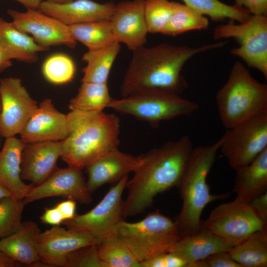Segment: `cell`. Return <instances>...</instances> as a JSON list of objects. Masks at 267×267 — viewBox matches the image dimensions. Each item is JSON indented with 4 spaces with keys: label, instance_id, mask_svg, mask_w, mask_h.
<instances>
[{
    "label": "cell",
    "instance_id": "obj_21",
    "mask_svg": "<svg viewBox=\"0 0 267 267\" xmlns=\"http://www.w3.org/2000/svg\"><path fill=\"white\" fill-rule=\"evenodd\" d=\"M25 143L15 136L5 138L0 150V182L13 197L23 199L32 184H27L21 177V155Z\"/></svg>",
    "mask_w": 267,
    "mask_h": 267
},
{
    "label": "cell",
    "instance_id": "obj_23",
    "mask_svg": "<svg viewBox=\"0 0 267 267\" xmlns=\"http://www.w3.org/2000/svg\"><path fill=\"white\" fill-rule=\"evenodd\" d=\"M232 246L202 224L196 233L181 237L172 251L182 257L187 263V267L189 264L203 260L213 254L228 252Z\"/></svg>",
    "mask_w": 267,
    "mask_h": 267
},
{
    "label": "cell",
    "instance_id": "obj_36",
    "mask_svg": "<svg viewBox=\"0 0 267 267\" xmlns=\"http://www.w3.org/2000/svg\"><path fill=\"white\" fill-rule=\"evenodd\" d=\"M65 267H105L99 258L96 244L87 246L71 253Z\"/></svg>",
    "mask_w": 267,
    "mask_h": 267
},
{
    "label": "cell",
    "instance_id": "obj_44",
    "mask_svg": "<svg viewBox=\"0 0 267 267\" xmlns=\"http://www.w3.org/2000/svg\"><path fill=\"white\" fill-rule=\"evenodd\" d=\"M11 65V60L0 47V72L9 68Z\"/></svg>",
    "mask_w": 267,
    "mask_h": 267
},
{
    "label": "cell",
    "instance_id": "obj_12",
    "mask_svg": "<svg viewBox=\"0 0 267 267\" xmlns=\"http://www.w3.org/2000/svg\"><path fill=\"white\" fill-rule=\"evenodd\" d=\"M0 134L5 138L15 136L21 133L39 105L18 78L0 79Z\"/></svg>",
    "mask_w": 267,
    "mask_h": 267
},
{
    "label": "cell",
    "instance_id": "obj_22",
    "mask_svg": "<svg viewBox=\"0 0 267 267\" xmlns=\"http://www.w3.org/2000/svg\"><path fill=\"white\" fill-rule=\"evenodd\" d=\"M41 232L35 222H22L17 231L0 239V249L16 262L32 267L34 264L41 261L37 247Z\"/></svg>",
    "mask_w": 267,
    "mask_h": 267
},
{
    "label": "cell",
    "instance_id": "obj_6",
    "mask_svg": "<svg viewBox=\"0 0 267 267\" xmlns=\"http://www.w3.org/2000/svg\"><path fill=\"white\" fill-rule=\"evenodd\" d=\"M114 233L127 244L140 263L172 251L181 238L175 222L158 210L137 222L122 220Z\"/></svg>",
    "mask_w": 267,
    "mask_h": 267
},
{
    "label": "cell",
    "instance_id": "obj_31",
    "mask_svg": "<svg viewBox=\"0 0 267 267\" xmlns=\"http://www.w3.org/2000/svg\"><path fill=\"white\" fill-rule=\"evenodd\" d=\"M184 4L214 21L228 18L239 23L246 21L252 14L245 8L225 4L219 0H182Z\"/></svg>",
    "mask_w": 267,
    "mask_h": 267
},
{
    "label": "cell",
    "instance_id": "obj_4",
    "mask_svg": "<svg viewBox=\"0 0 267 267\" xmlns=\"http://www.w3.org/2000/svg\"><path fill=\"white\" fill-rule=\"evenodd\" d=\"M226 136V131L214 143L193 148L178 187L182 200V208L174 221L181 237L197 232L202 225L201 217L205 207L229 193L213 194L207 178L217 153Z\"/></svg>",
    "mask_w": 267,
    "mask_h": 267
},
{
    "label": "cell",
    "instance_id": "obj_38",
    "mask_svg": "<svg viewBox=\"0 0 267 267\" xmlns=\"http://www.w3.org/2000/svg\"><path fill=\"white\" fill-rule=\"evenodd\" d=\"M202 260L205 267H242L231 258L226 251L213 254Z\"/></svg>",
    "mask_w": 267,
    "mask_h": 267
},
{
    "label": "cell",
    "instance_id": "obj_35",
    "mask_svg": "<svg viewBox=\"0 0 267 267\" xmlns=\"http://www.w3.org/2000/svg\"><path fill=\"white\" fill-rule=\"evenodd\" d=\"M26 204L23 199L7 196L0 199V238L17 231L21 226Z\"/></svg>",
    "mask_w": 267,
    "mask_h": 267
},
{
    "label": "cell",
    "instance_id": "obj_16",
    "mask_svg": "<svg viewBox=\"0 0 267 267\" xmlns=\"http://www.w3.org/2000/svg\"><path fill=\"white\" fill-rule=\"evenodd\" d=\"M144 0H126L116 4L110 19L115 41L133 51L144 45L148 32L144 12Z\"/></svg>",
    "mask_w": 267,
    "mask_h": 267
},
{
    "label": "cell",
    "instance_id": "obj_24",
    "mask_svg": "<svg viewBox=\"0 0 267 267\" xmlns=\"http://www.w3.org/2000/svg\"><path fill=\"white\" fill-rule=\"evenodd\" d=\"M235 171L233 191L237 197L248 203L267 191V148Z\"/></svg>",
    "mask_w": 267,
    "mask_h": 267
},
{
    "label": "cell",
    "instance_id": "obj_33",
    "mask_svg": "<svg viewBox=\"0 0 267 267\" xmlns=\"http://www.w3.org/2000/svg\"><path fill=\"white\" fill-rule=\"evenodd\" d=\"M179 4L169 0H144V12L148 32L162 34Z\"/></svg>",
    "mask_w": 267,
    "mask_h": 267
},
{
    "label": "cell",
    "instance_id": "obj_1",
    "mask_svg": "<svg viewBox=\"0 0 267 267\" xmlns=\"http://www.w3.org/2000/svg\"><path fill=\"white\" fill-rule=\"evenodd\" d=\"M226 44L221 42L196 47L163 43L133 51L130 64L120 87L122 97L153 90H163L178 95L188 87L181 74L185 64L195 55Z\"/></svg>",
    "mask_w": 267,
    "mask_h": 267
},
{
    "label": "cell",
    "instance_id": "obj_40",
    "mask_svg": "<svg viewBox=\"0 0 267 267\" xmlns=\"http://www.w3.org/2000/svg\"><path fill=\"white\" fill-rule=\"evenodd\" d=\"M235 4L247 9L251 14L267 15V0H234Z\"/></svg>",
    "mask_w": 267,
    "mask_h": 267
},
{
    "label": "cell",
    "instance_id": "obj_25",
    "mask_svg": "<svg viewBox=\"0 0 267 267\" xmlns=\"http://www.w3.org/2000/svg\"><path fill=\"white\" fill-rule=\"evenodd\" d=\"M0 47L11 60L32 63L39 52L46 50L28 34L18 29L12 22L0 16Z\"/></svg>",
    "mask_w": 267,
    "mask_h": 267
},
{
    "label": "cell",
    "instance_id": "obj_11",
    "mask_svg": "<svg viewBox=\"0 0 267 267\" xmlns=\"http://www.w3.org/2000/svg\"><path fill=\"white\" fill-rule=\"evenodd\" d=\"M128 175L124 176L111 187L102 199L91 210L81 215L76 214L63 224L67 228L82 230L92 234L97 240L115 230L123 219V193Z\"/></svg>",
    "mask_w": 267,
    "mask_h": 267
},
{
    "label": "cell",
    "instance_id": "obj_32",
    "mask_svg": "<svg viewBox=\"0 0 267 267\" xmlns=\"http://www.w3.org/2000/svg\"><path fill=\"white\" fill-rule=\"evenodd\" d=\"M208 19L184 4H179L162 34L175 36L194 30H206Z\"/></svg>",
    "mask_w": 267,
    "mask_h": 267
},
{
    "label": "cell",
    "instance_id": "obj_26",
    "mask_svg": "<svg viewBox=\"0 0 267 267\" xmlns=\"http://www.w3.org/2000/svg\"><path fill=\"white\" fill-rule=\"evenodd\" d=\"M242 267H267V227L257 231L228 251Z\"/></svg>",
    "mask_w": 267,
    "mask_h": 267
},
{
    "label": "cell",
    "instance_id": "obj_48",
    "mask_svg": "<svg viewBox=\"0 0 267 267\" xmlns=\"http://www.w3.org/2000/svg\"><path fill=\"white\" fill-rule=\"evenodd\" d=\"M0 112H1V99H0ZM2 136H1V134H0V150L1 148V146L2 145Z\"/></svg>",
    "mask_w": 267,
    "mask_h": 267
},
{
    "label": "cell",
    "instance_id": "obj_19",
    "mask_svg": "<svg viewBox=\"0 0 267 267\" xmlns=\"http://www.w3.org/2000/svg\"><path fill=\"white\" fill-rule=\"evenodd\" d=\"M142 161L141 154L133 156L114 149L85 167L88 187L92 194L105 184H116L124 176L134 172Z\"/></svg>",
    "mask_w": 267,
    "mask_h": 267
},
{
    "label": "cell",
    "instance_id": "obj_3",
    "mask_svg": "<svg viewBox=\"0 0 267 267\" xmlns=\"http://www.w3.org/2000/svg\"><path fill=\"white\" fill-rule=\"evenodd\" d=\"M69 135L61 157L68 166L83 169L119 145L120 120L102 112L71 111Z\"/></svg>",
    "mask_w": 267,
    "mask_h": 267
},
{
    "label": "cell",
    "instance_id": "obj_5",
    "mask_svg": "<svg viewBox=\"0 0 267 267\" xmlns=\"http://www.w3.org/2000/svg\"><path fill=\"white\" fill-rule=\"evenodd\" d=\"M216 101L220 120L229 130L254 116L267 112V85L255 79L243 64L235 62Z\"/></svg>",
    "mask_w": 267,
    "mask_h": 267
},
{
    "label": "cell",
    "instance_id": "obj_13",
    "mask_svg": "<svg viewBox=\"0 0 267 267\" xmlns=\"http://www.w3.org/2000/svg\"><path fill=\"white\" fill-rule=\"evenodd\" d=\"M7 13L16 27L32 35L35 41L46 50L53 46L64 45L74 48L76 45L69 26L38 9H27L25 12L9 9Z\"/></svg>",
    "mask_w": 267,
    "mask_h": 267
},
{
    "label": "cell",
    "instance_id": "obj_43",
    "mask_svg": "<svg viewBox=\"0 0 267 267\" xmlns=\"http://www.w3.org/2000/svg\"><path fill=\"white\" fill-rule=\"evenodd\" d=\"M22 265L0 249V267H19Z\"/></svg>",
    "mask_w": 267,
    "mask_h": 267
},
{
    "label": "cell",
    "instance_id": "obj_14",
    "mask_svg": "<svg viewBox=\"0 0 267 267\" xmlns=\"http://www.w3.org/2000/svg\"><path fill=\"white\" fill-rule=\"evenodd\" d=\"M82 169L68 166L57 168L41 183L32 186L23 199L25 204L45 198L61 196L80 204H89L92 193L85 180Z\"/></svg>",
    "mask_w": 267,
    "mask_h": 267
},
{
    "label": "cell",
    "instance_id": "obj_41",
    "mask_svg": "<svg viewBox=\"0 0 267 267\" xmlns=\"http://www.w3.org/2000/svg\"><path fill=\"white\" fill-rule=\"evenodd\" d=\"M40 219L43 222L52 226L60 225L64 221L61 212L55 206L45 209Z\"/></svg>",
    "mask_w": 267,
    "mask_h": 267
},
{
    "label": "cell",
    "instance_id": "obj_27",
    "mask_svg": "<svg viewBox=\"0 0 267 267\" xmlns=\"http://www.w3.org/2000/svg\"><path fill=\"white\" fill-rule=\"evenodd\" d=\"M120 50L115 42L104 47L88 50L82 59L87 64L82 71V82L107 83L112 66Z\"/></svg>",
    "mask_w": 267,
    "mask_h": 267
},
{
    "label": "cell",
    "instance_id": "obj_17",
    "mask_svg": "<svg viewBox=\"0 0 267 267\" xmlns=\"http://www.w3.org/2000/svg\"><path fill=\"white\" fill-rule=\"evenodd\" d=\"M69 135L67 114L59 111L51 100L42 101L20 134L25 143L61 141Z\"/></svg>",
    "mask_w": 267,
    "mask_h": 267
},
{
    "label": "cell",
    "instance_id": "obj_10",
    "mask_svg": "<svg viewBox=\"0 0 267 267\" xmlns=\"http://www.w3.org/2000/svg\"><path fill=\"white\" fill-rule=\"evenodd\" d=\"M202 224L232 246L267 227L248 203L237 196L231 201L218 205Z\"/></svg>",
    "mask_w": 267,
    "mask_h": 267
},
{
    "label": "cell",
    "instance_id": "obj_45",
    "mask_svg": "<svg viewBox=\"0 0 267 267\" xmlns=\"http://www.w3.org/2000/svg\"><path fill=\"white\" fill-rule=\"evenodd\" d=\"M23 6H24L27 9H37L38 7L43 1V0H15Z\"/></svg>",
    "mask_w": 267,
    "mask_h": 267
},
{
    "label": "cell",
    "instance_id": "obj_42",
    "mask_svg": "<svg viewBox=\"0 0 267 267\" xmlns=\"http://www.w3.org/2000/svg\"><path fill=\"white\" fill-rule=\"evenodd\" d=\"M55 207L61 212L64 221L72 219L76 215V202L74 200L67 199L58 203Z\"/></svg>",
    "mask_w": 267,
    "mask_h": 267
},
{
    "label": "cell",
    "instance_id": "obj_34",
    "mask_svg": "<svg viewBox=\"0 0 267 267\" xmlns=\"http://www.w3.org/2000/svg\"><path fill=\"white\" fill-rule=\"evenodd\" d=\"M75 65L73 59L63 53H56L48 57L42 67L44 78L49 83L62 85L71 82L74 77Z\"/></svg>",
    "mask_w": 267,
    "mask_h": 267
},
{
    "label": "cell",
    "instance_id": "obj_18",
    "mask_svg": "<svg viewBox=\"0 0 267 267\" xmlns=\"http://www.w3.org/2000/svg\"><path fill=\"white\" fill-rule=\"evenodd\" d=\"M63 151V141H47L25 144L21 155V177L38 185L58 168L57 162Z\"/></svg>",
    "mask_w": 267,
    "mask_h": 267
},
{
    "label": "cell",
    "instance_id": "obj_29",
    "mask_svg": "<svg viewBox=\"0 0 267 267\" xmlns=\"http://www.w3.org/2000/svg\"><path fill=\"white\" fill-rule=\"evenodd\" d=\"M111 97L107 83L82 82L76 95L69 102L71 111L102 112Z\"/></svg>",
    "mask_w": 267,
    "mask_h": 267
},
{
    "label": "cell",
    "instance_id": "obj_9",
    "mask_svg": "<svg viewBox=\"0 0 267 267\" xmlns=\"http://www.w3.org/2000/svg\"><path fill=\"white\" fill-rule=\"evenodd\" d=\"M267 148V112H264L227 130L220 149L235 171L250 163Z\"/></svg>",
    "mask_w": 267,
    "mask_h": 267
},
{
    "label": "cell",
    "instance_id": "obj_28",
    "mask_svg": "<svg viewBox=\"0 0 267 267\" xmlns=\"http://www.w3.org/2000/svg\"><path fill=\"white\" fill-rule=\"evenodd\" d=\"M96 244L99 258L105 267H140L127 244L115 233L98 239Z\"/></svg>",
    "mask_w": 267,
    "mask_h": 267
},
{
    "label": "cell",
    "instance_id": "obj_30",
    "mask_svg": "<svg viewBox=\"0 0 267 267\" xmlns=\"http://www.w3.org/2000/svg\"><path fill=\"white\" fill-rule=\"evenodd\" d=\"M75 40L88 50L104 47L115 42L110 20H101L69 26Z\"/></svg>",
    "mask_w": 267,
    "mask_h": 267
},
{
    "label": "cell",
    "instance_id": "obj_46",
    "mask_svg": "<svg viewBox=\"0 0 267 267\" xmlns=\"http://www.w3.org/2000/svg\"><path fill=\"white\" fill-rule=\"evenodd\" d=\"M10 196H13L9 190L0 182V199Z\"/></svg>",
    "mask_w": 267,
    "mask_h": 267
},
{
    "label": "cell",
    "instance_id": "obj_15",
    "mask_svg": "<svg viewBox=\"0 0 267 267\" xmlns=\"http://www.w3.org/2000/svg\"><path fill=\"white\" fill-rule=\"evenodd\" d=\"M96 242L95 237L87 231L55 225L40 232L37 247L41 260L49 267H65L71 253Z\"/></svg>",
    "mask_w": 267,
    "mask_h": 267
},
{
    "label": "cell",
    "instance_id": "obj_8",
    "mask_svg": "<svg viewBox=\"0 0 267 267\" xmlns=\"http://www.w3.org/2000/svg\"><path fill=\"white\" fill-rule=\"evenodd\" d=\"M213 38H233L239 46L231 54L240 58L246 64L261 72L267 78V16L251 15L245 22H233L217 26Z\"/></svg>",
    "mask_w": 267,
    "mask_h": 267
},
{
    "label": "cell",
    "instance_id": "obj_37",
    "mask_svg": "<svg viewBox=\"0 0 267 267\" xmlns=\"http://www.w3.org/2000/svg\"><path fill=\"white\" fill-rule=\"evenodd\" d=\"M140 266V267H186L187 263L179 255L171 251L141 262Z\"/></svg>",
    "mask_w": 267,
    "mask_h": 267
},
{
    "label": "cell",
    "instance_id": "obj_39",
    "mask_svg": "<svg viewBox=\"0 0 267 267\" xmlns=\"http://www.w3.org/2000/svg\"><path fill=\"white\" fill-rule=\"evenodd\" d=\"M248 204L265 225H267V191L253 198Z\"/></svg>",
    "mask_w": 267,
    "mask_h": 267
},
{
    "label": "cell",
    "instance_id": "obj_7",
    "mask_svg": "<svg viewBox=\"0 0 267 267\" xmlns=\"http://www.w3.org/2000/svg\"><path fill=\"white\" fill-rule=\"evenodd\" d=\"M108 107L157 127L163 121L179 116H189L196 112L199 106L179 95L153 90L133 94L119 99L112 98Z\"/></svg>",
    "mask_w": 267,
    "mask_h": 267
},
{
    "label": "cell",
    "instance_id": "obj_20",
    "mask_svg": "<svg viewBox=\"0 0 267 267\" xmlns=\"http://www.w3.org/2000/svg\"><path fill=\"white\" fill-rule=\"evenodd\" d=\"M116 4L112 1L103 3L91 0H75L58 4L42 1L38 9L71 26L95 21L110 20Z\"/></svg>",
    "mask_w": 267,
    "mask_h": 267
},
{
    "label": "cell",
    "instance_id": "obj_2",
    "mask_svg": "<svg viewBox=\"0 0 267 267\" xmlns=\"http://www.w3.org/2000/svg\"><path fill=\"white\" fill-rule=\"evenodd\" d=\"M192 148L190 137L184 135L141 154L142 163L126 183L123 218L144 212L158 194L177 186Z\"/></svg>",
    "mask_w": 267,
    "mask_h": 267
},
{
    "label": "cell",
    "instance_id": "obj_47",
    "mask_svg": "<svg viewBox=\"0 0 267 267\" xmlns=\"http://www.w3.org/2000/svg\"><path fill=\"white\" fill-rule=\"evenodd\" d=\"M74 0H46V1H47L50 2L54 3H58V4L65 3L69 2Z\"/></svg>",
    "mask_w": 267,
    "mask_h": 267
}]
</instances>
